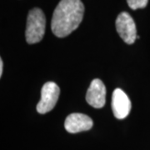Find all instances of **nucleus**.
<instances>
[{"instance_id": "9", "label": "nucleus", "mask_w": 150, "mask_h": 150, "mask_svg": "<svg viewBox=\"0 0 150 150\" xmlns=\"http://www.w3.org/2000/svg\"><path fill=\"white\" fill-rule=\"evenodd\" d=\"M3 69H4V62L1 59H0V77L3 74Z\"/></svg>"}, {"instance_id": "5", "label": "nucleus", "mask_w": 150, "mask_h": 150, "mask_svg": "<svg viewBox=\"0 0 150 150\" xmlns=\"http://www.w3.org/2000/svg\"><path fill=\"white\" fill-rule=\"evenodd\" d=\"M112 110L115 118H125L131 110V101L128 95L120 88H116L112 96Z\"/></svg>"}, {"instance_id": "6", "label": "nucleus", "mask_w": 150, "mask_h": 150, "mask_svg": "<svg viewBox=\"0 0 150 150\" xmlns=\"http://www.w3.org/2000/svg\"><path fill=\"white\" fill-rule=\"evenodd\" d=\"M106 88L100 79H93L89 86L87 94L86 101L89 105L95 108H101L105 105Z\"/></svg>"}, {"instance_id": "7", "label": "nucleus", "mask_w": 150, "mask_h": 150, "mask_svg": "<svg viewBox=\"0 0 150 150\" xmlns=\"http://www.w3.org/2000/svg\"><path fill=\"white\" fill-rule=\"evenodd\" d=\"M93 120L83 113H71L65 119V129L71 134L89 130L93 127Z\"/></svg>"}, {"instance_id": "8", "label": "nucleus", "mask_w": 150, "mask_h": 150, "mask_svg": "<svg viewBox=\"0 0 150 150\" xmlns=\"http://www.w3.org/2000/svg\"><path fill=\"white\" fill-rule=\"evenodd\" d=\"M149 0H127V3L133 10L138 8H144L148 4Z\"/></svg>"}, {"instance_id": "3", "label": "nucleus", "mask_w": 150, "mask_h": 150, "mask_svg": "<svg viewBox=\"0 0 150 150\" xmlns=\"http://www.w3.org/2000/svg\"><path fill=\"white\" fill-rule=\"evenodd\" d=\"M60 89L54 82H48L43 84L41 90V99L37 105L38 112L44 114L51 111L59 99Z\"/></svg>"}, {"instance_id": "4", "label": "nucleus", "mask_w": 150, "mask_h": 150, "mask_svg": "<svg viewBox=\"0 0 150 150\" xmlns=\"http://www.w3.org/2000/svg\"><path fill=\"white\" fill-rule=\"evenodd\" d=\"M116 30L121 38L128 44L134 43L138 37L135 23L127 12H123L117 17Z\"/></svg>"}, {"instance_id": "2", "label": "nucleus", "mask_w": 150, "mask_h": 150, "mask_svg": "<svg viewBox=\"0 0 150 150\" xmlns=\"http://www.w3.org/2000/svg\"><path fill=\"white\" fill-rule=\"evenodd\" d=\"M46 18L43 12L38 8L29 11L27 18L25 37L28 43L33 44L43 39L45 33Z\"/></svg>"}, {"instance_id": "1", "label": "nucleus", "mask_w": 150, "mask_h": 150, "mask_svg": "<svg viewBox=\"0 0 150 150\" xmlns=\"http://www.w3.org/2000/svg\"><path fill=\"white\" fill-rule=\"evenodd\" d=\"M84 6L81 0H61L53 14L51 28L55 36L64 38L79 26Z\"/></svg>"}]
</instances>
